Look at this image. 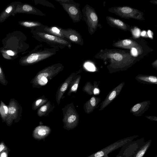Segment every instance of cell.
<instances>
[{"label":"cell","mask_w":157,"mask_h":157,"mask_svg":"<svg viewBox=\"0 0 157 157\" xmlns=\"http://www.w3.org/2000/svg\"><path fill=\"white\" fill-rule=\"evenodd\" d=\"M62 32L65 39L71 43L81 46L83 45V40L82 36L75 29L71 28H62Z\"/></svg>","instance_id":"cell-10"},{"label":"cell","mask_w":157,"mask_h":157,"mask_svg":"<svg viewBox=\"0 0 157 157\" xmlns=\"http://www.w3.org/2000/svg\"><path fill=\"white\" fill-rule=\"evenodd\" d=\"M149 80L151 82H156L157 81L156 77L153 76H150L148 78Z\"/></svg>","instance_id":"cell-32"},{"label":"cell","mask_w":157,"mask_h":157,"mask_svg":"<svg viewBox=\"0 0 157 157\" xmlns=\"http://www.w3.org/2000/svg\"><path fill=\"white\" fill-rule=\"evenodd\" d=\"M8 83L3 69L0 65V83L4 86H6Z\"/></svg>","instance_id":"cell-25"},{"label":"cell","mask_w":157,"mask_h":157,"mask_svg":"<svg viewBox=\"0 0 157 157\" xmlns=\"http://www.w3.org/2000/svg\"><path fill=\"white\" fill-rule=\"evenodd\" d=\"M48 101L47 99L43 97L38 98L35 100L32 105V108L33 110H35L40 107L46 104Z\"/></svg>","instance_id":"cell-23"},{"label":"cell","mask_w":157,"mask_h":157,"mask_svg":"<svg viewBox=\"0 0 157 157\" xmlns=\"http://www.w3.org/2000/svg\"><path fill=\"white\" fill-rule=\"evenodd\" d=\"M99 93V90L97 89H95L94 90V93L95 94H97Z\"/></svg>","instance_id":"cell-38"},{"label":"cell","mask_w":157,"mask_h":157,"mask_svg":"<svg viewBox=\"0 0 157 157\" xmlns=\"http://www.w3.org/2000/svg\"><path fill=\"white\" fill-rule=\"evenodd\" d=\"M104 153L102 151H99L95 153L94 156V157H101L103 156Z\"/></svg>","instance_id":"cell-34"},{"label":"cell","mask_w":157,"mask_h":157,"mask_svg":"<svg viewBox=\"0 0 157 157\" xmlns=\"http://www.w3.org/2000/svg\"><path fill=\"white\" fill-rule=\"evenodd\" d=\"M52 106L51 105V102L48 101L38 110L37 112L38 115L40 117L45 116L46 114L48 113V112L50 111V109H52Z\"/></svg>","instance_id":"cell-21"},{"label":"cell","mask_w":157,"mask_h":157,"mask_svg":"<svg viewBox=\"0 0 157 157\" xmlns=\"http://www.w3.org/2000/svg\"><path fill=\"white\" fill-rule=\"evenodd\" d=\"M146 32L145 31H144L142 32L141 33V35L142 36H144L145 35H146Z\"/></svg>","instance_id":"cell-37"},{"label":"cell","mask_w":157,"mask_h":157,"mask_svg":"<svg viewBox=\"0 0 157 157\" xmlns=\"http://www.w3.org/2000/svg\"><path fill=\"white\" fill-rule=\"evenodd\" d=\"M113 46L115 47L125 49H131L135 48L137 51L138 54H141L143 51L141 46L136 41L129 39L120 40L114 43Z\"/></svg>","instance_id":"cell-12"},{"label":"cell","mask_w":157,"mask_h":157,"mask_svg":"<svg viewBox=\"0 0 157 157\" xmlns=\"http://www.w3.org/2000/svg\"><path fill=\"white\" fill-rule=\"evenodd\" d=\"M22 3L20 2L14 1L10 3L0 14V23H2L12 15L17 6Z\"/></svg>","instance_id":"cell-16"},{"label":"cell","mask_w":157,"mask_h":157,"mask_svg":"<svg viewBox=\"0 0 157 157\" xmlns=\"http://www.w3.org/2000/svg\"><path fill=\"white\" fill-rule=\"evenodd\" d=\"M18 13L32 14L40 16L45 15L44 13L39 9L27 3H22L18 5L12 15L14 16Z\"/></svg>","instance_id":"cell-11"},{"label":"cell","mask_w":157,"mask_h":157,"mask_svg":"<svg viewBox=\"0 0 157 157\" xmlns=\"http://www.w3.org/2000/svg\"><path fill=\"white\" fill-rule=\"evenodd\" d=\"M106 19L109 24L112 27L127 31L130 30V26L121 20L110 16H107Z\"/></svg>","instance_id":"cell-17"},{"label":"cell","mask_w":157,"mask_h":157,"mask_svg":"<svg viewBox=\"0 0 157 157\" xmlns=\"http://www.w3.org/2000/svg\"><path fill=\"white\" fill-rule=\"evenodd\" d=\"M82 19L88 26V31L90 35L96 30L98 26V19L97 14L91 6L86 5L81 11Z\"/></svg>","instance_id":"cell-5"},{"label":"cell","mask_w":157,"mask_h":157,"mask_svg":"<svg viewBox=\"0 0 157 157\" xmlns=\"http://www.w3.org/2000/svg\"><path fill=\"white\" fill-rule=\"evenodd\" d=\"M8 106L2 101L0 104V116L3 122H6L8 115Z\"/></svg>","instance_id":"cell-22"},{"label":"cell","mask_w":157,"mask_h":157,"mask_svg":"<svg viewBox=\"0 0 157 157\" xmlns=\"http://www.w3.org/2000/svg\"><path fill=\"white\" fill-rule=\"evenodd\" d=\"M51 129L50 127L45 125H39L34 129L33 136L35 139L40 140H42L49 135L51 133Z\"/></svg>","instance_id":"cell-15"},{"label":"cell","mask_w":157,"mask_h":157,"mask_svg":"<svg viewBox=\"0 0 157 157\" xmlns=\"http://www.w3.org/2000/svg\"><path fill=\"white\" fill-rule=\"evenodd\" d=\"M116 93L115 91H113L109 95V100H111L113 99L115 97Z\"/></svg>","instance_id":"cell-30"},{"label":"cell","mask_w":157,"mask_h":157,"mask_svg":"<svg viewBox=\"0 0 157 157\" xmlns=\"http://www.w3.org/2000/svg\"><path fill=\"white\" fill-rule=\"evenodd\" d=\"M0 52L5 59L13 60L18 57V53L11 49L5 48L3 47L0 48Z\"/></svg>","instance_id":"cell-18"},{"label":"cell","mask_w":157,"mask_h":157,"mask_svg":"<svg viewBox=\"0 0 157 157\" xmlns=\"http://www.w3.org/2000/svg\"><path fill=\"white\" fill-rule=\"evenodd\" d=\"M18 23L21 26L30 29H36L44 25L41 22L37 21H19Z\"/></svg>","instance_id":"cell-19"},{"label":"cell","mask_w":157,"mask_h":157,"mask_svg":"<svg viewBox=\"0 0 157 157\" xmlns=\"http://www.w3.org/2000/svg\"><path fill=\"white\" fill-rule=\"evenodd\" d=\"M34 29L52 35L65 39L62 33V28L59 26L53 25L48 26L44 25L42 27Z\"/></svg>","instance_id":"cell-14"},{"label":"cell","mask_w":157,"mask_h":157,"mask_svg":"<svg viewBox=\"0 0 157 157\" xmlns=\"http://www.w3.org/2000/svg\"><path fill=\"white\" fill-rule=\"evenodd\" d=\"M141 106V105L140 104H138L135 105L133 107L132 110L133 112H136L138 110L140 109Z\"/></svg>","instance_id":"cell-31"},{"label":"cell","mask_w":157,"mask_h":157,"mask_svg":"<svg viewBox=\"0 0 157 157\" xmlns=\"http://www.w3.org/2000/svg\"><path fill=\"white\" fill-rule=\"evenodd\" d=\"M81 78L80 75H77L71 82L69 87V89L67 93L68 95H71L72 93H76Z\"/></svg>","instance_id":"cell-20"},{"label":"cell","mask_w":157,"mask_h":157,"mask_svg":"<svg viewBox=\"0 0 157 157\" xmlns=\"http://www.w3.org/2000/svg\"><path fill=\"white\" fill-rule=\"evenodd\" d=\"M55 0L60 4L73 22H78L82 19V12L78 3L73 0Z\"/></svg>","instance_id":"cell-7"},{"label":"cell","mask_w":157,"mask_h":157,"mask_svg":"<svg viewBox=\"0 0 157 157\" xmlns=\"http://www.w3.org/2000/svg\"><path fill=\"white\" fill-rule=\"evenodd\" d=\"M147 35L148 36L151 38H152L153 37V33L150 30H148L147 32Z\"/></svg>","instance_id":"cell-35"},{"label":"cell","mask_w":157,"mask_h":157,"mask_svg":"<svg viewBox=\"0 0 157 157\" xmlns=\"http://www.w3.org/2000/svg\"><path fill=\"white\" fill-rule=\"evenodd\" d=\"M108 11L114 13L122 18L144 20L143 13L138 10L128 6L114 7L109 8Z\"/></svg>","instance_id":"cell-8"},{"label":"cell","mask_w":157,"mask_h":157,"mask_svg":"<svg viewBox=\"0 0 157 157\" xmlns=\"http://www.w3.org/2000/svg\"><path fill=\"white\" fill-rule=\"evenodd\" d=\"M42 44L37 45L26 55L21 57L19 60L20 65L29 66L34 64L48 58L56 54L57 49L54 48H44Z\"/></svg>","instance_id":"cell-1"},{"label":"cell","mask_w":157,"mask_h":157,"mask_svg":"<svg viewBox=\"0 0 157 157\" xmlns=\"http://www.w3.org/2000/svg\"><path fill=\"white\" fill-rule=\"evenodd\" d=\"M4 148V146L3 144L0 145V152L3 150Z\"/></svg>","instance_id":"cell-36"},{"label":"cell","mask_w":157,"mask_h":157,"mask_svg":"<svg viewBox=\"0 0 157 157\" xmlns=\"http://www.w3.org/2000/svg\"><path fill=\"white\" fill-rule=\"evenodd\" d=\"M90 103L91 105L94 107L96 105V100L94 97H92L90 100Z\"/></svg>","instance_id":"cell-33"},{"label":"cell","mask_w":157,"mask_h":157,"mask_svg":"<svg viewBox=\"0 0 157 157\" xmlns=\"http://www.w3.org/2000/svg\"><path fill=\"white\" fill-rule=\"evenodd\" d=\"M147 148V147H146L145 148H144L143 149H142L137 154L136 157H142L144 154L146 149Z\"/></svg>","instance_id":"cell-28"},{"label":"cell","mask_w":157,"mask_h":157,"mask_svg":"<svg viewBox=\"0 0 157 157\" xmlns=\"http://www.w3.org/2000/svg\"><path fill=\"white\" fill-rule=\"evenodd\" d=\"M8 115L6 120V124L10 126L14 121L18 122L22 117V107L15 99H11L8 105Z\"/></svg>","instance_id":"cell-9"},{"label":"cell","mask_w":157,"mask_h":157,"mask_svg":"<svg viewBox=\"0 0 157 157\" xmlns=\"http://www.w3.org/2000/svg\"><path fill=\"white\" fill-rule=\"evenodd\" d=\"M131 52L132 56L134 57L136 56L138 54L137 50L135 48L131 49Z\"/></svg>","instance_id":"cell-29"},{"label":"cell","mask_w":157,"mask_h":157,"mask_svg":"<svg viewBox=\"0 0 157 157\" xmlns=\"http://www.w3.org/2000/svg\"><path fill=\"white\" fill-rule=\"evenodd\" d=\"M1 157H6V153L5 152L2 153L1 155Z\"/></svg>","instance_id":"cell-39"},{"label":"cell","mask_w":157,"mask_h":157,"mask_svg":"<svg viewBox=\"0 0 157 157\" xmlns=\"http://www.w3.org/2000/svg\"><path fill=\"white\" fill-rule=\"evenodd\" d=\"M86 68L90 71H94L95 70L94 66L92 64L90 63H87L86 64Z\"/></svg>","instance_id":"cell-27"},{"label":"cell","mask_w":157,"mask_h":157,"mask_svg":"<svg viewBox=\"0 0 157 157\" xmlns=\"http://www.w3.org/2000/svg\"><path fill=\"white\" fill-rule=\"evenodd\" d=\"M30 29L33 37L38 41L45 43L57 50L63 49L66 47L70 49L71 48V43L66 39L34 29Z\"/></svg>","instance_id":"cell-3"},{"label":"cell","mask_w":157,"mask_h":157,"mask_svg":"<svg viewBox=\"0 0 157 157\" xmlns=\"http://www.w3.org/2000/svg\"><path fill=\"white\" fill-rule=\"evenodd\" d=\"M64 67L61 63L54 64L46 67L39 71L30 82L33 87L40 88L63 71Z\"/></svg>","instance_id":"cell-2"},{"label":"cell","mask_w":157,"mask_h":157,"mask_svg":"<svg viewBox=\"0 0 157 157\" xmlns=\"http://www.w3.org/2000/svg\"><path fill=\"white\" fill-rule=\"evenodd\" d=\"M95 57L103 59H110L113 63L131 62L135 59L133 56L125 52L117 50H105L97 54Z\"/></svg>","instance_id":"cell-4"},{"label":"cell","mask_w":157,"mask_h":157,"mask_svg":"<svg viewBox=\"0 0 157 157\" xmlns=\"http://www.w3.org/2000/svg\"><path fill=\"white\" fill-rule=\"evenodd\" d=\"M78 73H72L64 81L58 89L56 95L57 103L59 104L61 98L75 76Z\"/></svg>","instance_id":"cell-13"},{"label":"cell","mask_w":157,"mask_h":157,"mask_svg":"<svg viewBox=\"0 0 157 157\" xmlns=\"http://www.w3.org/2000/svg\"><path fill=\"white\" fill-rule=\"evenodd\" d=\"M33 1L36 5L40 4L49 8H55V6L46 0H34Z\"/></svg>","instance_id":"cell-24"},{"label":"cell","mask_w":157,"mask_h":157,"mask_svg":"<svg viewBox=\"0 0 157 157\" xmlns=\"http://www.w3.org/2000/svg\"><path fill=\"white\" fill-rule=\"evenodd\" d=\"M132 33L133 35L135 37H139L140 34V30L137 27H135L132 29Z\"/></svg>","instance_id":"cell-26"},{"label":"cell","mask_w":157,"mask_h":157,"mask_svg":"<svg viewBox=\"0 0 157 157\" xmlns=\"http://www.w3.org/2000/svg\"><path fill=\"white\" fill-rule=\"evenodd\" d=\"M63 128L67 130L73 129L78 124L79 116L73 103L67 105L63 109Z\"/></svg>","instance_id":"cell-6"}]
</instances>
